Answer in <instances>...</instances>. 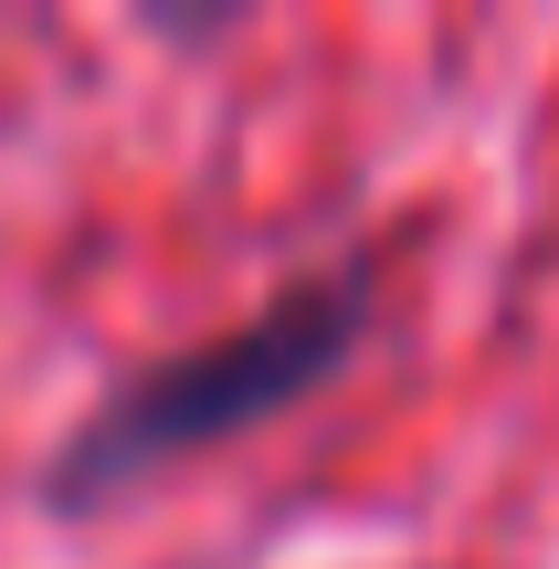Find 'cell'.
<instances>
[{
	"instance_id": "6da1fadb",
	"label": "cell",
	"mask_w": 559,
	"mask_h": 569,
	"mask_svg": "<svg viewBox=\"0 0 559 569\" xmlns=\"http://www.w3.org/2000/svg\"><path fill=\"white\" fill-rule=\"evenodd\" d=\"M370 296H380V264H370V253H338V264L274 284L253 317L211 327V338L169 348V359H138L53 443L42 507H53V517L117 507L127 486H148V475L190 465V453H211V443H243L253 422L317 401V390L370 348Z\"/></svg>"
}]
</instances>
